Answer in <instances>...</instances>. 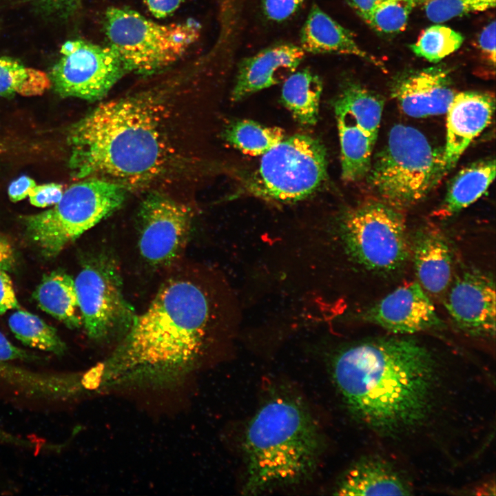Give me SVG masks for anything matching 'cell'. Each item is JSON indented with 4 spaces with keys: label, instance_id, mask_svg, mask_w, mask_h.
<instances>
[{
    "label": "cell",
    "instance_id": "1",
    "mask_svg": "<svg viewBox=\"0 0 496 496\" xmlns=\"http://www.w3.org/2000/svg\"><path fill=\"white\" fill-rule=\"evenodd\" d=\"M331 369L353 418L387 441L430 435L452 404V371L413 339L355 344L335 356Z\"/></svg>",
    "mask_w": 496,
    "mask_h": 496
},
{
    "label": "cell",
    "instance_id": "2",
    "mask_svg": "<svg viewBox=\"0 0 496 496\" xmlns=\"http://www.w3.org/2000/svg\"><path fill=\"white\" fill-rule=\"evenodd\" d=\"M165 99L147 91L112 100L75 123L68 136L73 175L127 189L165 175L176 154Z\"/></svg>",
    "mask_w": 496,
    "mask_h": 496
},
{
    "label": "cell",
    "instance_id": "3",
    "mask_svg": "<svg viewBox=\"0 0 496 496\" xmlns=\"http://www.w3.org/2000/svg\"><path fill=\"white\" fill-rule=\"evenodd\" d=\"M322 449L319 428L301 403L286 396L271 399L245 433L243 490L255 494L299 483L314 472Z\"/></svg>",
    "mask_w": 496,
    "mask_h": 496
},
{
    "label": "cell",
    "instance_id": "4",
    "mask_svg": "<svg viewBox=\"0 0 496 496\" xmlns=\"http://www.w3.org/2000/svg\"><path fill=\"white\" fill-rule=\"evenodd\" d=\"M210 316L203 290L183 280L165 284L147 309L136 316L121 350L133 362L173 364L200 350Z\"/></svg>",
    "mask_w": 496,
    "mask_h": 496
},
{
    "label": "cell",
    "instance_id": "5",
    "mask_svg": "<svg viewBox=\"0 0 496 496\" xmlns=\"http://www.w3.org/2000/svg\"><path fill=\"white\" fill-rule=\"evenodd\" d=\"M443 149L435 148L417 129L402 124L390 130L367 174L383 202L401 209L426 196L444 175Z\"/></svg>",
    "mask_w": 496,
    "mask_h": 496
},
{
    "label": "cell",
    "instance_id": "6",
    "mask_svg": "<svg viewBox=\"0 0 496 496\" xmlns=\"http://www.w3.org/2000/svg\"><path fill=\"white\" fill-rule=\"evenodd\" d=\"M127 191L121 185L99 178L75 183L51 209L24 218L28 238L44 257L54 258L118 209Z\"/></svg>",
    "mask_w": 496,
    "mask_h": 496
},
{
    "label": "cell",
    "instance_id": "7",
    "mask_svg": "<svg viewBox=\"0 0 496 496\" xmlns=\"http://www.w3.org/2000/svg\"><path fill=\"white\" fill-rule=\"evenodd\" d=\"M105 30L127 72L149 74L180 59L198 39L194 21L161 24L135 10L113 7L105 15Z\"/></svg>",
    "mask_w": 496,
    "mask_h": 496
},
{
    "label": "cell",
    "instance_id": "8",
    "mask_svg": "<svg viewBox=\"0 0 496 496\" xmlns=\"http://www.w3.org/2000/svg\"><path fill=\"white\" fill-rule=\"evenodd\" d=\"M324 145L307 134L284 138L262 155L258 168L247 182L248 192L280 203L302 200L316 192L327 178Z\"/></svg>",
    "mask_w": 496,
    "mask_h": 496
},
{
    "label": "cell",
    "instance_id": "9",
    "mask_svg": "<svg viewBox=\"0 0 496 496\" xmlns=\"http://www.w3.org/2000/svg\"><path fill=\"white\" fill-rule=\"evenodd\" d=\"M340 226L347 253L369 270H395L409 256L410 245L402 213L381 200L366 201L351 210Z\"/></svg>",
    "mask_w": 496,
    "mask_h": 496
},
{
    "label": "cell",
    "instance_id": "10",
    "mask_svg": "<svg viewBox=\"0 0 496 496\" xmlns=\"http://www.w3.org/2000/svg\"><path fill=\"white\" fill-rule=\"evenodd\" d=\"M74 284L82 324L90 338L127 332L136 315L123 296L120 271L110 254L99 253L89 259Z\"/></svg>",
    "mask_w": 496,
    "mask_h": 496
},
{
    "label": "cell",
    "instance_id": "11",
    "mask_svg": "<svg viewBox=\"0 0 496 496\" xmlns=\"http://www.w3.org/2000/svg\"><path fill=\"white\" fill-rule=\"evenodd\" d=\"M383 101L357 83H345L335 103L342 176L347 182L367 175L383 110Z\"/></svg>",
    "mask_w": 496,
    "mask_h": 496
},
{
    "label": "cell",
    "instance_id": "12",
    "mask_svg": "<svg viewBox=\"0 0 496 496\" xmlns=\"http://www.w3.org/2000/svg\"><path fill=\"white\" fill-rule=\"evenodd\" d=\"M60 52L49 76L56 92L64 97L101 99L128 72L110 45L76 39L65 42Z\"/></svg>",
    "mask_w": 496,
    "mask_h": 496
},
{
    "label": "cell",
    "instance_id": "13",
    "mask_svg": "<svg viewBox=\"0 0 496 496\" xmlns=\"http://www.w3.org/2000/svg\"><path fill=\"white\" fill-rule=\"evenodd\" d=\"M191 224L186 205L158 192L149 193L138 211L141 255L153 267L171 264L185 249Z\"/></svg>",
    "mask_w": 496,
    "mask_h": 496
},
{
    "label": "cell",
    "instance_id": "14",
    "mask_svg": "<svg viewBox=\"0 0 496 496\" xmlns=\"http://www.w3.org/2000/svg\"><path fill=\"white\" fill-rule=\"evenodd\" d=\"M456 325L473 336L494 337L495 288L493 281L478 272H464L454 280L445 300Z\"/></svg>",
    "mask_w": 496,
    "mask_h": 496
},
{
    "label": "cell",
    "instance_id": "15",
    "mask_svg": "<svg viewBox=\"0 0 496 496\" xmlns=\"http://www.w3.org/2000/svg\"><path fill=\"white\" fill-rule=\"evenodd\" d=\"M365 320L394 334H413L438 327L441 321L421 285H402L372 306Z\"/></svg>",
    "mask_w": 496,
    "mask_h": 496
},
{
    "label": "cell",
    "instance_id": "16",
    "mask_svg": "<svg viewBox=\"0 0 496 496\" xmlns=\"http://www.w3.org/2000/svg\"><path fill=\"white\" fill-rule=\"evenodd\" d=\"M495 110L492 94L467 91L455 94L447 111L446 145L443 167L446 174L459 157L490 123Z\"/></svg>",
    "mask_w": 496,
    "mask_h": 496
},
{
    "label": "cell",
    "instance_id": "17",
    "mask_svg": "<svg viewBox=\"0 0 496 496\" xmlns=\"http://www.w3.org/2000/svg\"><path fill=\"white\" fill-rule=\"evenodd\" d=\"M391 94L406 115L424 118L446 113L455 92L448 71L438 65L400 76Z\"/></svg>",
    "mask_w": 496,
    "mask_h": 496
},
{
    "label": "cell",
    "instance_id": "18",
    "mask_svg": "<svg viewBox=\"0 0 496 496\" xmlns=\"http://www.w3.org/2000/svg\"><path fill=\"white\" fill-rule=\"evenodd\" d=\"M300 45L280 43L243 59L231 92L234 101L284 81L294 72L304 58Z\"/></svg>",
    "mask_w": 496,
    "mask_h": 496
},
{
    "label": "cell",
    "instance_id": "19",
    "mask_svg": "<svg viewBox=\"0 0 496 496\" xmlns=\"http://www.w3.org/2000/svg\"><path fill=\"white\" fill-rule=\"evenodd\" d=\"M335 490L337 495H409L413 488L392 462L373 455L353 464Z\"/></svg>",
    "mask_w": 496,
    "mask_h": 496
},
{
    "label": "cell",
    "instance_id": "20",
    "mask_svg": "<svg viewBox=\"0 0 496 496\" xmlns=\"http://www.w3.org/2000/svg\"><path fill=\"white\" fill-rule=\"evenodd\" d=\"M300 48L312 54L354 55L376 66L382 62L362 49L352 33L316 5H313L300 35Z\"/></svg>",
    "mask_w": 496,
    "mask_h": 496
},
{
    "label": "cell",
    "instance_id": "21",
    "mask_svg": "<svg viewBox=\"0 0 496 496\" xmlns=\"http://www.w3.org/2000/svg\"><path fill=\"white\" fill-rule=\"evenodd\" d=\"M413 254L418 283L433 296L443 294L451 285L453 270L450 247L441 231L430 227L420 230Z\"/></svg>",
    "mask_w": 496,
    "mask_h": 496
},
{
    "label": "cell",
    "instance_id": "22",
    "mask_svg": "<svg viewBox=\"0 0 496 496\" xmlns=\"http://www.w3.org/2000/svg\"><path fill=\"white\" fill-rule=\"evenodd\" d=\"M39 307L70 329L82 324L74 280L66 272L45 274L33 293Z\"/></svg>",
    "mask_w": 496,
    "mask_h": 496
},
{
    "label": "cell",
    "instance_id": "23",
    "mask_svg": "<svg viewBox=\"0 0 496 496\" xmlns=\"http://www.w3.org/2000/svg\"><path fill=\"white\" fill-rule=\"evenodd\" d=\"M495 176L493 158L475 162L460 170L448 187L440 214L452 216L474 203L485 193Z\"/></svg>",
    "mask_w": 496,
    "mask_h": 496
},
{
    "label": "cell",
    "instance_id": "24",
    "mask_svg": "<svg viewBox=\"0 0 496 496\" xmlns=\"http://www.w3.org/2000/svg\"><path fill=\"white\" fill-rule=\"evenodd\" d=\"M283 83L282 101L294 119L301 125H315L322 91L320 78L310 70L303 69L296 70Z\"/></svg>",
    "mask_w": 496,
    "mask_h": 496
},
{
    "label": "cell",
    "instance_id": "25",
    "mask_svg": "<svg viewBox=\"0 0 496 496\" xmlns=\"http://www.w3.org/2000/svg\"><path fill=\"white\" fill-rule=\"evenodd\" d=\"M8 325L14 336L26 346L57 355L66 351L56 330L30 312L17 310L9 317Z\"/></svg>",
    "mask_w": 496,
    "mask_h": 496
},
{
    "label": "cell",
    "instance_id": "26",
    "mask_svg": "<svg viewBox=\"0 0 496 496\" xmlns=\"http://www.w3.org/2000/svg\"><path fill=\"white\" fill-rule=\"evenodd\" d=\"M285 131L243 119L231 123L223 132L227 142L242 153L262 156L285 138Z\"/></svg>",
    "mask_w": 496,
    "mask_h": 496
},
{
    "label": "cell",
    "instance_id": "27",
    "mask_svg": "<svg viewBox=\"0 0 496 496\" xmlns=\"http://www.w3.org/2000/svg\"><path fill=\"white\" fill-rule=\"evenodd\" d=\"M51 86L50 76L45 72L26 67L12 57L0 56L1 96H39Z\"/></svg>",
    "mask_w": 496,
    "mask_h": 496
},
{
    "label": "cell",
    "instance_id": "28",
    "mask_svg": "<svg viewBox=\"0 0 496 496\" xmlns=\"http://www.w3.org/2000/svg\"><path fill=\"white\" fill-rule=\"evenodd\" d=\"M464 39L459 32L446 25L435 24L427 28L410 48L417 56L437 63L458 50Z\"/></svg>",
    "mask_w": 496,
    "mask_h": 496
},
{
    "label": "cell",
    "instance_id": "29",
    "mask_svg": "<svg viewBox=\"0 0 496 496\" xmlns=\"http://www.w3.org/2000/svg\"><path fill=\"white\" fill-rule=\"evenodd\" d=\"M421 0H385L377 6L365 21L376 31L394 34L403 31L409 16Z\"/></svg>",
    "mask_w": 496,
    "mask_h": 496
},
{
    "label": "cell",
    "instance_id": "30",
    "mask_svg": "<svg viewBox=\"0 0 496 496\" xmlns=\"http://www.w3.org/2000/svg\"><path fill=\"white\" fill-rule=\"evenodd\" d=\"M496 0H421L426 17L435 23H442L471 13L486 11L495 7Z\"/></svg>",
    "mask_w": 496,
    "mask_h": 496
},
{
    "label": "cell",
    "instance_id": "31",
    "mask_svg": "<svg viewBox=\"0 0 496 496\" xmlns=\"http://www.w3.org/2000/svg\"><path fill=\"white\" fill-rule=\"evenodd\" d=\"M43 16L55 20H66L81 7L83 0H23Z\"/></svg>",
    "mask_w": 496,
    "mask_h": 496
},
{
    "label": "cell",
    "instance_id": "32",
    "mask_svg": "<svg viewBox=\"0 0 496 496\" xmlns=\"http://www.w3.org/2000/svg\"><path fill=\"white\" fill-rule=\"evenodd\" d=\"M304 0H262V10L267 18L276 22L293 15Z\"/></svg>",
    "mask_w": 496,
    "mask_h": 496
},
{
    "label": "cell",
    "instance_id": "33",
    "mask_svg": "<svg viewBox=\"0 0 496 496\" xmlns=\"http://www.w3.org/2000/svg\"><path fill=\"white\" fill-rule=\"evenodd\" d=\"M63 194V186L57 183H48L35 185L29 192L30 203L37 207H47L54 205Z\"/></svg>",
    "mask_w": 496,
    "mask_h": 496
},
{
    "label": "cell",
    "instance_id": "34",
    "mask_svg": "<svg viewBox=\"0 0 496 496\" xmlns=\"http://www.w3.org/2000/svg\"><path fill=\"white\" fill-rule=\"evenodd\" d=\"M19 308L12 282L6 271L0 269V315Z\"/></svg>",
    "mask_w": 496,
    "mask_h": 496
},
{
    "label": "cell",
    "instance_id": "35",
    "mask_svg": "<svg viewBox=\"0 0 496 496\" xmlns=\"http://www.w3.org/2000/svg\"><path fill=\"white\" fill-rule=\"evenodd\" d=\"M478 44L485 58L493 67L495 65V21L488 23L481 31Z\"/></svg>",
    "mask_w": 496,
    "mask_h": 496
},
{
    "label": "cell",
    "instance_id": "36",
    "mask_svg": "<svg viewBox=\"0 0 496 496\" xmlns=\"http://www.w3.org/2000/svg\"><path fill=\"white\" fill-rule=\"evenodd\" d=\"M19 360L23 361H36L39 357L29 353L11 343L7 338L0 332V360L8 361Z\"/></svg>",
    "mask_w": 496,
    "mask_h": 496
},
{
    "label": "cell",
    "instance_id": "37",
    "mask_svg": "<svg viewBox=\"0 0 496 496\" xmlns=\"http://www.w3.org/2000/svg\"><path fill=\"white\" fill-rule=\"evenodd\" d=\"M149 12L157 19H164L174 13L183 0H143Z\"/></svg>",
    "mask_w": 496,
    "mask_h": 496
},
{
    "label": "cell",
    "instance_id": "38",
    "mask_svg": "<svg viewBox=\"0 0 496 496\" xmlns=\"http://www.w3.org/2000/svg\"><path fill=\"white\" fill-rule=\"evenodd\" d=\"M37 185L34 180L22 176L12 181L8 187V196L11 201L18 202L28 196L30 191Z\"/></svg>",
    "mask_w": 496,
    "mask_h": 496
},
{
    "label": "cell",
    "instance_id": "39",
    "mask_svg": "<svg viewBox=\"0 0 496 496\" xmlns=\"http://www.w3.org/2000/svg\"><path fill=\"white\" fill-rule=\"evenodd\" d=\"M16 256L14 247L10 241L0 234V269L7 271L14 269Z\"/></svg>",
    "mask_w": 496,
    "mask_h": 496
},
{
    "label": "cell",
    "instance_id": "40",
    "mask_svg": "<svg viewBox=\"0 0 496 496\" xmlns=\"http://www.w3.org/2000/svg\"><path fill=\"white\" fill-rule=\"evenodd\" d=\"M364 21L373 10L385 0H344Z\"/></svg>",
    "mask_w": 496,
    "mask_h": 496
},
{
    "label": "cell",
    "instance_id": "41",
    "mask_svg": "<svg viewBox=\"0 0 496 496\" xmlns=\"http://www.w3.org/2000/svg\"><path fill=\"white\" fill-rule=\"evenodd\" d=\"M0 441L17 444H23L25 443V441H23L21 439L15 437L14 436L5 432L1 428H0Z\"/></svg>",
    "mask_w": 496,
    "mask_h": 496
}]
</instances>
